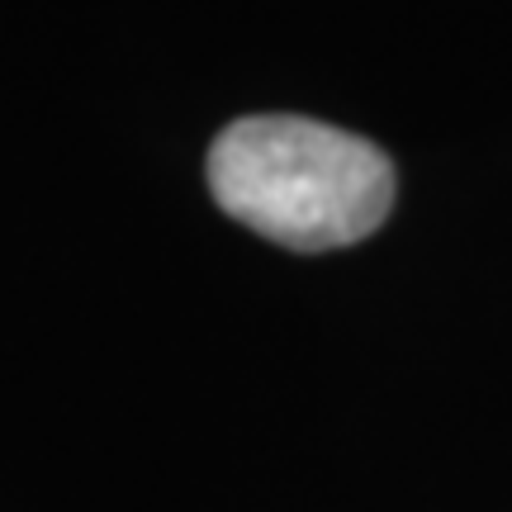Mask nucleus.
I'll use <instances>...</instances> for the list:
<instances>
[{
    "instance_id": "1",
    "label": "nucleus",
    "mask_w": 512,
    "mask_h": 512,
    "mask_svg": "<svg viewBox=\"0 0 512 512\" xmlns=\"http://www.w3.org/2000/svg\"><path fill=\"white\" fill-rule=\"evenodd\" d=\"M209 190L261 238L294 252H332L384 223L394 209V166L347 128L252 114L214 138Z\"/></svg>"
}]
</instances>
